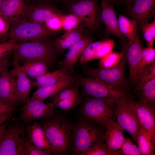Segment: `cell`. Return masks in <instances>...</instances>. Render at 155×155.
Wrapping results in <instances>:
<instances>
[{
    "instance_id": "1",
    "label": "cell",
    "mask_w": 155,
    "mask_h": 155,
    "mask_svg": "<svg viewBox=\"0 0 155 155\" xmlns=\"http://www.w3.org/2000/svg\"><path fill=\"white\" fill-rule=\"evenodd\" d=\"M50 152L56 155H68L73 145V124L66 118L55 113L40 120Z\"/></svg>"
},
{
    "instance_id": "2",
    "label": "cell",
    "mask_w": 155,
    "mask_h": 155,
    "mask_svg": "<svg viewBox=\"0 0 155 155\" xmlns=\"http://www.w3.org/2000/svg\"><path fill=\"white\" fill-rule=\"evenodd\" d=\"M105 128L91 123L81 117L73 125V145L71 154H81L98 140L104 139Z\"/></svg>"
},
{
    "instance_id": "3",
    "label": "cell",
    "mask_w": 155,
    "mask_h": 155,
    "mask_svg": "<svg viewBox=\"0 0 155 155\" xmlns=\"http://www.w3.org/2000/svg\"><path fill=\"white\" fill-rule=\"evenodd\" d=\"M79 111L80 117L92 123L105 128L106 123L114 116L115 100L86 96Z\"/></svg>"
},
{
    "instance_id": "4",
    "label": "cell",
    "mask_w": 155,
    "mask_h": 155,
    "mask_svg": "<svg viewBox=\"0 0 155 155\" xmlns=\"http://www.w3.org/2000/svg\"><path fill=\"white\" fill-rule=\"evenodd\" d=\"M47 38H37L18 44L14 55L19 60H40L49 64L55 59L57 53Z\"/></svg>"
},
{
    "instance_id": "5",
    "label": "cell",
    "mask_w": 155,
    "mask_h": 155,
    "mask_svg": "<svg viewBox=\"0 0 155 155\" xmlns=\"http://www.w3.org/2000/svg\"><path fill=\"white\" fill-rule=\"evenodd\" d=\"M133 98L128 93L115 100L114 114L117 123L129 133L137 144V135L140 128L133 103Z\"/></svg>"
},
{
    "instance_id": "6",
    "label": "cell",
    "mask_w": 155,
    "mask_h": 155,
    "mask_svg": "<svg viewBox=\"0 0 155 155\" xmlns=\"http://www.w3.org/2000/svg\"><path fill=\"white\" fill-rule=\"evenodd\" d=\"M126 61L123 54L118 63L109 68H86L87 78L100 80L112 87L128 92L127 82L125 75Z\"/></svg>"
},
{
    "instance_id": "7",
    "label": "cell",
    "mask_w": 155,
    "mask_h": 155,
    "mask_svg": "<svg viewBox=\"0 0 155 155\" xmlns=\"http://www.w3.org/2000/svg\"><path fill=\"white\" fill-rule=\"evenodd\" d=\"M59 32L49 30L43 24L22 20L11 26L8 34L10 39L16 42H21L48 38L57 35Z\"/></svg>"
},
{
    "instance_id": "8",
    "label": "cell",
    "mask_w": 155,
    "mask_h": 155,
    "mask_svg": "<svg viewBox=\"0 0 155 155\" xmlns=\"http://www.w3.org/2000/svg\"><path fill=\"white\" fill-rule=\"evenodd\" d=\"M78 80L82 90V97L91 96L115 100L128 93L125 91L112 87L97 80L80 76Z\"/></svg>"
},
{
    "instance_id": "9",
    "label": "cell",
    "mask_w": 155,
    "mask_h": 155,
    "mask_svg": "<svg viewBox=\"0 0 155 155\" xmlns=\"http://www.w3.org/2000/svg\"><path fill=\"white\" fill-rule=\"evenodd\" d=\"M13 121L8 125L0 139V155H23L24 127L18 121Z\"/></svg>"
},
{
    "instance_id": "10",
    "label": "cell",
    "mask_w": 155,
    "mask_h": 155,
    "mask_svg": "<svg viewBox=\"0 0 155 155\" xmlns=\"http://www.w3.org/2000/svg\"><path fill=\"white\" fill-rule=\"evenodd\" d=\"M54 107L52 102L45 103L38 100L29 98L20 109V115L13 120L22 121L28 126L32 121L42 120L53 116L55 113Z\"/></svg>"
},
{
    "instance_id": "11",
    "label": "cell",
    "mask_w": 155,
    "mask_h": 155,
    "mask_svg": "<svg viewBox=\"0 0 155 155\" xmlns=\"http://www.w3.org/2000/svg\"><path fill=\"white\" fill-rule=\"evenodd\" d=\"M68 7L69 12L80 18L89 30L96 29L98 9L97 0H77Z\"/></svg>"
},
{
    "instance_id": "12",
    "label": "cell",
    "mask_w": 155,
    "mask_h": 155,
    "mask_svg": "<svg viewBox=\"0 0 155 155\" xmlns=\"http://www.w3.org/2000/svg\"><path fill=\"white\" fill-rule=\"evenodd\" d=\"M144 47L138 35L125 46L123 54L127 62L129 69V80L133 85L137 81V72Z\"/></svg>"
},
{
    "instance_id": "13",
    "label": "cell",
    "mask_w": 155,
    "mask_h": 155,
    "mask_svg": "<svg viewBox=\"0 0 155 155\" xmlns=\"http://www.w3.org/2000/svg\"><path fill=\"white\" fill-rule=\"evenodd\" d=\"M63 14L60 10L49 3L28 5L23 20L44 24L52 18Z\"/></svg>"
},
{
    "instance_id": "14",
    "label": "cell",
    "mask_w": 155,
    "mask_h": 155,
    "mask_svg": "<svg viewBox=\"0 0 155 155\" xmlns=\"http://www.w3.org/2000/svg\"><path fill=\"white\" fill-rule=\"evenodd\" d=\"M79 86H71L61 91L51 97L52 102L63 111L68 112L83 102L79 91Z\"/></svg>"
},
{
    "instance_id": "15",
    "label": "cell",
    "mask_w": 155,
    "mask_h": 155,
    "mask_svg": "<svg viewBox=\"0 0 155 155\" xmlns=\"http://www.w3.org/2000/svg\"><path fill=\"white\" fill-rule=\"evenodd\" d=\"M19 62L17 57L14 55L13 68L9 72L16 77L18 95L20 102L24 104L29 98L31 90L34 87V81L22 70Z\"/></svg>"
},
{
    "instance_id": "16",
    "label": "cell",
    "mask_w": 155,
    "mask_h": 155,
    "mask_svg": "<svg viewBox=\"0 0 155 155\" xmlns=\"http://www.w3.org/2000/svg\"><path fill=\"white\" fill-rule=\"evenodd\" d=\"M128 12L131 18L141 27L154 16L155 0H135L129 7Z\"/></svg>"
},
{
    "instance_id": "17",
    "label": "cell",
    "mask_w": 155,
    "mask_h": 155,
    "mask_svg": "<svg viewBox=\"0 0 155 155\" xmlns=\"http://www.w3.org/2000/svg\"><path fill=\"white\" fill-rule=\"evenodd\" d=\"M105 128L104 141L111 155H115L120 149L124 141V129L113 119L108 120Z\"/></svg>"
},
{
    "instance_id": "18",
    "label": "cell",
    "mask_w": 155,
    "mask_h": 155,
    "mask_svg": "<svg viewBox=\"0 0 155 155\" xmlns=\"http://www.w3.org/2000/svg\"><path fill=\"white\" fill-rule=\"evenodd\" d=\"M16 77L5 69L0 75V100L16 105L20 102L16 90Z\"/></svg>"
},
{
    "instance_id": "19",
    "label": "cell",
    "mask_w": 155,
    "mask_h": 155,
    "mask_svg": "<svg viewBox=\"0 0 155 155\" xmlns=\"http://www.w3.org/2000/svg\"><path fill=\"white\" fill-rule=\"evenodd\" d=\"M133 101L140 126L155 135V104Z\"/></svg>"
},
{
    "instance_id": "20",
    "label": "cell",
    "mask_w": 155,
    "mask_h": 155,
    "mask_svg": "<svg viewBox=\"0 0 155 155\" xmlns=\"http://www.w3.org/2000/svg\"><path fill=\"white\" fill-rule=\"evenodd\" d=\"M93 41L91 36L86 35L83 38L70 46L64 59L59 63L61 67L72 70L73 67L85 48Z\"/></svg>"
},
{
    "instance_id": "21",
    "label": "cell",
    "mask_w": 155,
    "mask_h": 155,
    "mask_svg": "<svg viewBox=\"0 0 155 155\" xmlns=\"http://www.w3.org/2000/svg\"><path fill=\"white\" fill-rule=\"evenodd\" d=\"M28 5L26 0H5L0 11L9 20L11 26L23 20Z\"/></svg>"
},
{
    "instance_id": "22",
    "label": "cell",
    "mask_w": 155,
    "mask_h": 155,
    "mask_svg": "<svg viewBox=\"0 0 155 155\" xmlns=\"http://www.w3.org/2000/svg\"><path fill=\"white\" fill-rule=\"evenodd\" d=\"M101 3L102 9V18L105 26L106 32L123 39L124 36L119 30L118 19L113 5L102 0Z\"/></svg>"
},
{
    "instance_id": "23",
    "label": "cell",
    "mask_w": 155,
    "mask_h": 155,
    "mask_svg": "<svg viewBox=\"0 0 155 155\" xmlns=\"http://www.w3.org/2000/svg\"><path fill=\"white\" fill-rule=\"evenodd\" d=\"M83 29L78 28L65 33L52 42L57 53L64 51L73 45L83 38L85 36Z\"/></svg>"
},
{
    "instance_id": "24",
    "label": "cell",
    "mask_w": 155,
    "mask_h": 155,
    "mask_svg": "<svg viewBox=\"0 0 155 155\" xmlns=\"http://www.w3.org/2000/svg\"><path fill=\"white\" fill-rule=\"evenodd\" d=\"M73 81L72 76L55 84L38 88L31 98L44 102L47 98L51 97L62 90L71 86Z\"/></svg>"
},
{
    "instance_id": "25",
    "label": "cell",
    "mask_w": 155,
    "mask_h": 155,
    "mask_svg": "<svg viewBox=\"0 0 155 155\" xmlns=\"http://www.w3.org/2000/svg\"><path fill=\"white\" fill-rule=\"evenodd\" d=\"M72 71L61 67L52 72H47L35 79L33 82L34 87H43L68 78L72 76Z\"/></svg>"
},
{
    "instance_id": "26",
    "label": "cell",
    "mask_w": 155,
    "mask_h": 155,
    "mask_svg": "<svg viewBox=\"0 0 155 155\" xmlns=\"http://www.w3.org/2000/svg\"><path fill=\"white\" fill-rule=\"evenodd\" d=\"M28 134V140L37 148L50 152L49 144L43 128L39 123L34 121L32 124L25 129Z\"/></svg>"
},
{
    "instance_id": "27",
    "label": "cell",
    "mask_w": 155,
    "mask_h": 155,
    "mask_svg": "<svg viewBox=\"0 0 155 155\" xmlns=\"http://www.w3.org/2000/svg\"><path fill=\"white\" fill-rule=\"evenodd\" d=\"M136 140L138 149L142 155L155 154V135L141 127Z\"/></svg>"
},
{
    "instance_id": "28",
    "label": "cell",
    "mask_w": 155,
    "mask_h": 155,
    "mask_svg": "<svg viewBox=\"0 0 155 155\" xmlns=\"http://www.w3.org/2000/svg\"><path fill=\"white\" fill-rule=\"evenodd\" d=\"M49 65L42 60H30L25 61L21 67L28 76L35 79L47 72Z\"/></svg>"
},
{
    "instance_id": "29",
    "label": "cell",
    "mask_w": 155,
    "mask_h": 155,
    "mask_svg": "<svg viewBox=\"0 0 155 155\" xmlns=\"http://www.w3.org/2000/svg\"><path fill=\"white\" fill-rule=\"evenodd\" d=\"M117 19L121 32L127 37L129 41L134 39L138 35L136 22L133 19H129L123 15L120 16Z\"/></svg>"
},
{
    "instance_id": "30",
    "label": "cell",
    "mask_w": 155,
    "mask_h": 155,
    "mask_svg": "<svg viewBox=\"0 0 155 155\" xmlns=\"http://www.w3.org/2000/svg\"><path fill=\"white\" fill-rule=\"evenodd\" d=\"M136 95L139 101L155 104V78L144 84Z\"/></svg>"
},
{
    "instance_id": "31",
    "label": "cell",
    "mask_w": 155,
    "mask_h": 155,
    "mask_svg": "<svg viewBox=\"0 0 155 155\" xmlns=\"http://www.w3.org/2000/svg\"><path fill=\"white\" fill-rule=\"evenodd\" d=\"M155 78V61L144 68L138 74L134 92L136 94L146 83Z\"/></svg>"
},
{
    "instance_id": "32",
    "label": "cell",
    "mask_w": 155,
    "mask_h": 155,
    "mask_svg": "<svg viewBox=\"0 0 155 155\" xmlns=\"http://www.w3.org/2000/svg\"><path fill=\"white\" fill-rule=\"evenodd\" d=\"M104 40L93 42L88 44L79 58L80 62L86 63L93 59L102 45Z\"/></svg>"
},
{
    "instance_id": "33",
    "label": "cell",
    "mask_w": 155,
    "mask_h": 155,
    "mask_svg": "<svg viewBox=\"0 0 155 155\" xmlns=\"http://www.w3.org/2000/svg\"><path fill=\"white\" fill-rule=\"evenodd\" d=\"M155 49L152 47L144 48L142 53L141 58L137 69V77L145 67L155 61ZM137 82V81H136Z\"/></svg>"
},
{
    "instance_id": "34",
    "label": "cell",
    "mask_w": 155,
    "mask_h": 155,
    "mask_svg": "<svg viewBox=\"0 0 155 155\" xmlns=\"http://www.w3.org/2000/svg\"><path fill=\"white\" fill-rule=\"evenodd\" d=\"M123 55L122 52L111 51L101 58L99 62V68H109L116 65L119 62Z\"/></svg>"
},
{
    "instance_id": "35",
    "label": "cell",
    "mask_w": 155,
    "mask_h": 155,
    "mask_svg": "<svg viewBox=\"0 0 155 155\" xmlns=\"http://www.w3.org/2000/svg\"><path fill=\"white\" fill-rule=\"evenodd\" d=\"M81 155H111L108 151L104 139L98 140Z\"/></svg>"
},
{
    "instance_id": "36",
    "label": "cell",
    "mask_w": 155,
    "mask_h": 155,
    "mask_svg": "<svg viewBox=\"0 0 155 155\" xmlns=\"http://www.w3.org/2000/svg\"><path fill=\"white\" fill-rule=\"evenodd\" d=\"M62 29L65 31H70L78 28L82 22L81 19L75 15L70 13L62 16Z\"/></svg>"
},
{
    "instance_id": "37",
    "label": "cell",
    "mask_w": 155,
    "mask_h": 155,
    "mask_svg": "<svg viewBox=\"0 0 155 155\" xmlns=\"http://www.w3.org/2000/svg\"><path fill=\"white\" fill-rule=\"evenodd\" d=\"M142 155L138 147L128 138L125 137L120 149L115 155Z\"/></svg>"
},
{
    "instance_id": "38",
    "label": "cell",
    "mask_w": 155,
    "mask_h": 155,
    "mask_svg": "<svg viewBox=\"0 0 155 155\" xmlns=\"http://www.w3.org/2000/svg\"><path fill=\"white\" fill-rule=\"evenodd\" d=\"M141 27L148 47H152L155 39V20L144 25Z\"/></svg>"
},
{
    "instance_id": "39",
    "label": "cell",
    "mask_w": 155,
    "mask_h": 155,
    "mask_svg": "<svg viewBox=\"0 0 155 155\" xmlns=\"http://www.w3.org/2000/svg\"><path fill=\"white\" fill-rule=\"evenodd\" d=\"M23 147V155H51L52 153L42 150L36 147L28 139L24 137Z\"/></svg>"
},
{
    "instance_id": "40",
    "label": "cell",
    "mask_w": 155,
    "mask_h": 155,
    "mask_svg": "<svg viewBox=\"0 0 155 155\" xmlns=\"http://www.w3.org/2000/svg\"><path fill=\"white\" fill-rule=\"evenodd\" d=\"M18 44L10 39L0 42V59L8 57L9 55L17 47Z\"/></svg>"
},
{
    "instance_id": "41",
    "label": "cell",
    "mask_w": 155,
    "mask_h": 155,
    "mask_svg": "<svg viewBox=\"0 0 155 155\" xmlns=\"http://www.w3.org/2000/svg\"><path fill=\"white\" fill-rule=\"evenodd\" d=\"M114 45L112 39H105L97 53L94 59H101L112 51Z\"/></svg>"
},
{
    "instance_id": "42",
    "label": "cell",
    "mask_w": 155,
    "mask_h": 155,
    "mask_svg": "<svg viewBox=\"0 0 155 155\" xmlns=\"http://www.w3.org/2000/svg\"><path fill=\"white\" fill-rule=\"evenodd\" d=\"M55 16L46 22L44 24L49 30L59 32L62 29V16L63 15Z\"/></svg>"
},
{
    "instance_id": "43",
    "label": "cell",
    "mask_w": 155,
    "mask_h": 155,
    "mask_svg": "<svg viewBox=\"0 0 155 155\" xmlns=\"http://www.w3.org/2000/svg\"><path fill=\"white\" fill-rule=\"evenodd\" d=\"M11 26L9 20L0 11V38L8 33Z\"/></svg>"
},
{
    "instance_id": "44",
    "label": "cell",
    "mask_w": 155,
    "mask_h": 155,
    "mask_svg": "<svg viewBox=\"0 0 155 155\" xmlns=\"http://www.w3.org/2000/svg\"><path fill=\"white\" fill-rule=\"evenodd\" d=\"M16 105L6 103L0 100V115L7 112L14 111Z\"/></svg>"
},
{
    "instance_id": "45",
    "label": "cell",
    "mask_w": 155,
    "mask_h": 155,
    "mask_svg": "<svg viewBox=\"0 0 155 155\" xmlns=\"http://www.w3.org/2000/svg\"><path fill=\"white\" fill-rule=\"evenodd\" d=\"M14 111L5 113L0 115V126L4 123L10 121L13 117Z\"/></svg>"
},
{
    "instance_id": "46",
    "label": "cell",
    "mask_w": 155,
    "mask_h": 155,
    "mask_svg": "<svg viewBox=\"0 0 155 155\" xmlns=\"http://www.w3.org/2000/svg\"><path fill=\"white\" fill-rule=\"evenodd\" d=\"M9 65L8 57L0 59V75L5 69L8 68Z\"/></svg>"
},
{
    "instance_id": "47",
    "label": "cell",
    "mask_w": 155,
    "mask_h": 155,
    "mask_svg": "<svg viewBox=\"0 0 155 155\" xmlns=\"http://www.w3.org/2000/svg\"><path fill=\"white\" fill-rule=\"evenodd\" d=\"M9 121H7L0 126V139L6 130Z\"/></svg>"
},
{
    "instance_id": "48",
    "label": "cell",
    "mask_w": 155,
    "mask_h": 155,
    "mask_svg": "<svg viewBox=\"0 0 155 155\" xmlns=\"http://www.w3.org/2000/svg\"><path fill=\"white\" fill-rule=\"evenodd\" d=\"M77 0H57L61 4L68 6L71 3Z\"/></svg>"
},
{
    "instance_id": "49",
    "label": "cell",
    "mask_w": 155,
    "mask_h": 155,
    "mask_svg": "<svg viewBox=\"0 0 155 155\" xmlns=\"http://www.w3.org/2000/svg\"><path fill=\"white\" fill-rule=\"evenodd\" d=\"M106 1L108 3L111 4H118L119 3L120 0H102Z\"/></svg>"
},
{
    "instance_id": "50",
    "label": "cell",
    "mask_w": 155,
    "mask_h": 155,
    "mask_svg": "<svg viewBox=\"0 0 155 155\" xmlns=\"http://www.w3.org/2000/svg\"><path fill=\"white\" fill-rule=\"evenodd\" d=\"M135 0H124L127 7H129L134 3Z\"/></svg>"
},
{
    "instance_id": "51",
    "label": "cell",
    "mask_w": 155,
    "mask_h": 155,
    "mask_svg": "<svg viewBox=\"0 0 155 155\" xmlns=\"http://www.w3.org/2000/svg\"><path fill=\"white\" fill-rule=\"evenodd\" d=\"M40 2H41V3H49L51 0H38Z\"/></svg>"
},
{
    "instance_id": "52",
    "label": "cell",
    "mask_w": 155,
    "mask_h": 155,
    "mask_svg": "<svg viewBox=\"0 0 155 155\" xmlns=\"http://www.w3.org/2000/svg\"><path fill=\"white\" fill-rule=\"evenodd\" d=\"M5 0H0V8Z\"/></svg>"
}]
</instances>
